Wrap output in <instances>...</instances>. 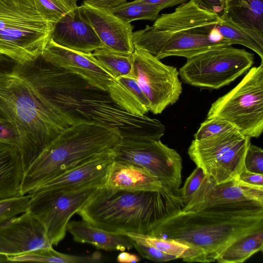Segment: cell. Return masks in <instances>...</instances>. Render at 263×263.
I'll list each match as a JSON object with an SVG mask.
<instances>
[{
	"mask_svg": "<svg viewBox=\"0 0 263 263\" xmlns=\"http://www.w3.org/2000/svg\"><path fill=\"white\" fill-rule=\"evenodd\" d=\"M50 79L51 103L66 127L93 124L116 129L122 138L137 140H158L165 133V127L158 120L127 112L107 91L52 63Z\"/></svg>",
	"mask_w": 263,
	"mask_h": 263,
	"instance_id": "obj_2",
	"label": "cell"
},
{
	"mask_svg": "<svg viewBox=\"0 0 263 263\" xmlns=\"http://www.w3.org/2000/svg\"><path fill=\"white\" fill-rule=\"evenodd\" d=\"M113 149L88 157L62 171L35 189L69 191L88 187L105 186L114 162L115 153Z\"/></svg>",
	"mask_w": 263,
	"mask_h": 263,
	"instance_id": "obj_14",
	"label": "cell"
},
{
	"mask_svg": "<svg viewBox=\"0 0 263 263\" xmlns=\"http://www.w3.org/2000/svg\"><path fill=\"white\" fill-rule=\"evenodd\" d=\"M24 172L18 147L0 143V199L22 196Z\"/></svg>",
	"mask_w": 263,
	"mask_h": 263,
	"instance_id": "obj_23",
	"label": "cell"
},
{
	"mask_svg": "<svg viewBox=\"0 0 263 263\" xmlns=\"http://www.w3.org/2000/svg\"><path fill=\"white\" fill-rule=\"evenodd\" d=\"M218 118L240 133L258 138L263 132V61L253 67L232 89L213 102L206 119Z\"/></svg>",
	"mask_w": 263,
	"mask_h": 263,
	"instance_id": "obj_8",
	"label": "cell"
},
{
	"mask_svg": "<svg viewBox=\"0 0 263 263\" xmlns=\"http://www.w3.org/2000/svg\"><path fill=\"white\" fill-rule=\"evenodd\" d=\"M161 10L157 6L136 0L125 2L110 12L122 20L131 23L137 20L155 21Z\"/></svg>",
	"mask_w": 263,
	"mask_h": 263,
	"instance_id": "obj_29",
	"label": "cell"
},
{
	"mask_svg": "<svg viewBox=\"0 0 263 263\" xmlns=\"http://www.w3.org/2000/svg\"><path fill=\"white\" fill-rule=\"evenodd\" d=\"M132 55L120 53L105 47L91 53L92 60L113 78L126 76L132 72Z\"/></svg>",
	"mask_w": 263,
	"mask_h": 263,
	"instance_id": "obj_28",
	"label": "cell"
},
{
	"mask_svg": "<svg viewBox=\"0 0 263 263\" xmlns=\"http://www.w3.org/2000/svg\"><path fill=\"white\" fill-rule=\"evenodd\" d=\"M107 91L115 103L129 114L141 116L149 111V102L131 73L114 78Z\"/></svg>",
	"mask_w": 263,
	"mask_h": 263,
	"instance_id": "obj_24",
	"label": "cell"
},
{
	"mask_svg": "<svg viewBox=\"0 0 263 263\" xmlns=\"http://www.w3.org/2000/svg\"><path fill=\"white\" fill-rule=\"evenodd\" d=\"M250 139L234 127L202 140L194 139L187 153L205 175L218 184L236 179L244 168Z\"/></svg>",
	"mask_w": 263,
	"mask_h": 263,
	"instance_id": "obj_9",
	"label": "cell"
},
{
	"mask_svg": "<svg viewBox=\"0 0 263 263\" xmlns=\"http://www.w3.org/2000/svg\"><path fill=\"white\" fill-rule=\"evenodd\" d=\"M133 247L144 258L155 262H166L177 259L174 256L167 254L156 248L133 241Z\"/></svg>",
	"mask_w": 263,
	"mask_h": 263,
	"instance_id": "obj_36",
	"label": "cell"
},
{
	"mask_svg": "<svg viewBox=\"0 0 263 263\" xmlns=\"http://www.w3.org/2000/svg\"><path fill=\"white\" fill-rule=\"evenodd\" d=\"M205 176V174L203 170L200 167L197 166L186 179L183 186L179 189L180 194L184 206L190 202L193 195L199 188Z\"/></svg>",
	"mask_w": 263,
	"mask_h": 263,
	"instance_id": "obj_34",
	"label": "cell"
},
{
	"mask_svg": "<svg viewBox=\"0 0 263 263\" xmlns=\"http://www.w3.org/2000/svg\"><path fill=\"white\" fill-rule=\"evenodd\" d=\"M184 206L179 189L164 186L132 191L104 186L77 213L90 224L108 232L149 234Z\"/></svg>",
	"mask_w": 263,
	"mask_h": 263,
	"instance_id": "obj_3",
	"label": "cell"
},
{
	"mask_svg": "<svg viewBox=\"0 0 263 263\" xmlns=\"http://www.w3.org/2000/svg\"><path fill=\"white\" fill-rule=\"evenodd\" d=\"M235 179L248 185L263 187V175L249 172L245 168Z\"/></svg>",
	"mask_w": 263,
	"mask_h": 263,
	"instance_id": "obj_38",
	"label": "cell"
},
{
	"mask_svg": "<svg viewBox=\"0 0 263 263\" xmlns=\"http://www.w3.org/2000/svg\"><path fill=\"white\" fill-rule=\"evenodd\" d=\"M263 229V216L241 217L202 211L180 212L155 226L148 235L181 241L202 249L216 261L235 240Z\"/></svg>",
	"mask_w": 263,
	"mask_h": 263,
	"instance_id": "obj_6",
	"label": "cell"
},
{
	"mask_svg": "<svg viewBox=\"0 0 263 263\" xmlns=\"http://www.w3.org/2000/svg\"><path fill=\"white\" fill-rule=\"evenodd\" d=\"M105 186L134 191L159 190L164 185L143 168L114 161Z\"/></svg>",
	"mask_w": 263,
	"mask_h": 263,
	"instance_id": "obj_22",
	"label": "cell"
},
{
	"mask_svg": "<svg viewBox=\"0 0 263 263\" xmlns=\"http://www.w3.org/2000/svg\"><path fill=\"white\" fill-rule=\"evenodd\" d=\"M42 224L26 211L0 225V255L13 256L52 247Z\"/></svg>",
	"mask_w": 263,
	"mask_h": 263,
	"instance_id": "obj_15",
	"label": "cell"
},
{
	"mask_svg": "<svg viewBox=\"0 0 263 263\" xmlns=\"http://www.w3.org/2000/svg\"><path fill=\"white\" fill-rule=\"evenodd\" d=\"M90 6L110 11L126 2L127 0H83Z\"/></svg>",
	"mask_w": 263,
	"mask_h": 263,
	"instance_id": "obj_39",
	"label": "cell"
},
{
	"mask_svg": "<svg viewBox=\"0 0 263 263\" xmlns=\"http://www.w3.org/2000/svg\"><path fill=\"white\" fill-rule=\"evenodd\" d=\"M114 161L143 168L164 186L177 190L182 182V158L159 140L122 138L114 148Z\"/></svg>",
	"mask_w": 263,
	"mask_h": 263,
	"instance_id": "obj_12",
	"label": "cell"
},
{
	"mask_svg": "<svg viewBox=\"0 0 263 263\" xmlns=\"http://www.w3.org/2000/svg\"><path fill=\"white\" fill-rule=\"evenodd\" d=\"M254 63L252 53L230 45L187 59L178 72L182 80L190 85L217 89L235 81Z\"/></svg>",
	"mask_w": 263,
	"mask_h": 263,
	"instance_id": "obj_10",
	"label": "cell"
},
{
	"mask_svg": "<svg viewBox=\"0 0 263 263\" xmlns=\"http://www.w3.org/2000/svg\"><path fill=\"white\" fill-rule=\"evenodd\" d=\"M122 139L118 130L93 124L66 127L25 170L21 195L29 193L43 182L88 157L114 148Z\"/></svg>",
	"mask_w": 263,
	"mask_h": 263,
	"instance_id": "obj_5",
	"label": "cell"
},
{
	"mask_svg": "<svg viewBox=\"0 0 263 263\" xmlns=\"http://www.w3.org/2000/svg\"><path fill=\"white\" fill-rule=\"evenodd\" d=\"M133 241L154 247L159 250L187 262H208L204 251L193 245L169 238L148 234L124 233Z\"/></svg>",
	"mask_w": 263,
	"mask_h": 263,
	"instance_id": "obj_25",
	"label": "cell"
},
{
	"mask_svg": "<svg viewBox=\"0 0 263 263\" xmlns=\"http://www.w3.org/2000/svg\"><path fill=\"white\" fill-rule=\"evenodd\" d=\"M263 229L238 238L227 247L216 261L221 263L243 262L258 251H262Z\"/></svg>",
	"mask_w": 263,
	"mask_h": 263,
	"instance_id": "obj_26",
	"label": "cell"
},
{
	"mask_svg": "<svg viewBox=\"0 0 263 263\" xmlns=\"http://www.w3.org/2000/svg\"><path fill=\"white\" fill-rule=\"evenodd\" d=\"M220 16L193 0L159 16L152 26L133 32L134 49L161 60L171 56L191 58L208 50L232 45L216 28Z\"/></svg>",
	"mask_w": 263,
	"mask_h": 263,
	"instance_id": "obj_4",
	"label": "cell"
},
{
	"mask_svg": "<svg viewBox=\"0 0 263 263\" xmlns=\"http://www.w3.org/2000/svg\"><path fill=\"white\" fill-rule=\"evenodd\" d=\"M0 117L18 135L25 171L66 128L51 102L49 62L42 54L25 63L0 55Z\"/></svg>",
	"mask_w": 263,
	"mask_h": 263,
	"instance_id": "obj_1",
	"label": "cell"
},
{
	"mask_svg": "<svg viewBox=\"0 0 263 263\" xmlns=\"http://www.w3.org/2000/svg\"><path fill=\"white\" fill-rule=\"evenodd\" d=\"M54 24L35 0H0V55L21 63L42 54Z\"/></svg>",
	"mask_w": 263,
	"mask_h": 263,
	"instance_id": "obj_7",
	"label": "cell"
},
{
	"mask_svg": "<svg viewBox=\"0 0 263 263\" xmlns=\"http://www.w3.org/2000/svg\"><path fill=\"white\" fill-rule=\"evenodd\" d=\"M50 39L62 47L86 53L105 47L91 27L82 18L78 8L54 24Z\"/></svg>",
	"mask_w": 263,
	"mask_h": 263,
	"instance_id": "obj_19",
	"label": "cell"
},
{
	"mask_svg": "<svg viewBox=\"0 0 263 263\" xmlns=\"http://www.w3.org/2000/svg\"><path fill=\"white\" fill-rule=\"evenodd\" d=\"M100 188L93 186L69 191L35 189L28 193L30 197L27 211L42 224L50 244L57 246L66 235L70 218Z\"/></svg>",
	"mask_w": 263,
	"mask_h": 263,
	"instance_id": "obj_11",
	"label": "cell"
},
{
	"mask_svg": "<svg viewBox=\"0 0 263 263\" xmlns=\"http://www.w3.org/2000/svg\"><path fill=\"white\" fill-rule=\"evenodd\" d=\"M243 164L247 171L263 175L262 149L250 143L245 156Z\"/></svg>",
	"mask_w": 263,
	"mask_h": 263,
	"instance_id": "obj_35",
	"label": "cell"
},
{
	"mask_svg": "<svg viewBox=\"0 0 263 263\" xmlns=\"http://www.w3.org/2000/svg\"><path fill=\"white\" fill-rule=\"evenodd\" d=\"M132 57L131 73L149 102V111L161 114L175 103L182 93L178 70L142 49H135Z\"/></svg>",
	"mask_w": 263,
	"mask_h": 263,
	"instance_id": "obj_13",
	"label": "cell"
},
{
	"mask_svg": "<svg viewBox=\"0 0 263 263\" xmlns=\"http://www.w3.org/2000/svg\"><path fill=\"white\" fill-rule=\"evenodd\" d=\"M39 9L49 22L55 24L78 8L77 0H35Z\"/></svg>",
	"mask_w": 263,
	"mask_h": 263,
	"instance_id": "obj_31",
	"label": "cell"
},
{
	"mask_svg": "<svg viewBox=\"0 0 263 263\" xmlns=\"http://www.w3.org/2000/svg\"><path fill=\"white\" fill-rule=\"evenodd\" d=\"M42 55L54 65L75 73L89 84L107 91L114 78L92 59L91 53H86L62 47L50 38Z\"/></svg>",
	"mask_w": 263,
	"mask_h": 263,
	"instance_id": "obj_18",
	"label": "cell"
},
{
	"mask_svg": "<svg viewBox=\"0 0 263 263\" xmlns=\"http://www.w3.org/2000/svg\"><path fill=\"white\" fill-rule=\"evenodd\" d=\"M201 8L221 16L224 8V0H193Z\"/></svg>",
	"mask_w": 263,
	"mask_h": 263,
	"instance_id": "obj_40",
	"label": "cell"
},
{
	"mask_svg": "<svg viewBox=\"0 0 263 263\" xmlns=\"http://www.w3.org/2000/svg\"><path fill=\"white\" fill-rule=\"evenodd\" d=\"M220 17L235 24L263 45V0H224Z\"/></svg>",
	"mask_w": 263,
	"mask_h": 263,
	"instance_id": "obj_20",
	"label": "cell"
},
{
	"mask_svg": "<svg viewBox=\"0 0 263 263\" xmlns=\"http://www.w3.org/2000/svg\"><path fill=\"white\" fill-rule=\"evenodd\" d=\"M68 231L75 241L91 244L97 249L124 251L133 248V241L124 233L108 232L85 220L69 221Z\"/></svg>",
	"mask_w": 263,
	"mask_h": 263,
	"instance_id": "obj_21",
	"label": "cell"
},
{
	"mask_svg": "<svg viewBox=\"0 0 263 263\" xmlns=\"http://www.w3.org/2000/svg\"><path fill=\"white\" fill-rule=\"evenodd\" d=\"M247 201L263 202V187L248 185L235 179L216 184L205 175L182 211H197L216 204Z\"/></svg>",
	"mask_w": 263,
	"mask_h": 263,
	"instance_id": "obj_17",
	"label": "cell"
},
{
	"mask_svg": "<svg viewBox=\"0 0 263 263\" xmlns=\"http://www.w3.org/2000/svg\"><path fill=\"white\" fill-rule=\"evenodd\" d=\"M82 18L89 24L105 47L130 55L134 51L132 36L133 26L110 11L84 3L78 7Z\"/></svg>",
	"mask_w": 263,
	"mask_h": 263,
	"instance_id": "obj_16",
	"label": "cell"
},
{
	"mask_svg": "<svg viewBox=\"0 0 263 263\" xmlns=\"http://www.w3.org/2000/svg\"><path fill=\"white\" fill-rule=\"evenodd\" d=\"M221 35L231 45L240 44L256 53L263 61V45L231 22L220 20L216 26Z\"/></svg>",
	"mask_w": 263,
	"mask_h": 263,
	"instance_id": "obj_30",
	"label": "cell"
},
{
	"mask_svg": "<svg viewBox=\"0 0 263 263\" xmlns=\"http://www.w3.org/2000/svg\"><path fill=\"white\" fill-rule=\"evenodd\" d=\"M0 143L18 147L19 138L12 124L7 119L0 117ZM19 149V148H18Z\"/></svg>",
	"mask_w": 263,
	"mask_h": 263,
	"instance_id": "obj_37",
	"label": "cell"
},
{
	"mask_svg": "<svg viewBox=\"0 0 263 263\" xmlns=\"http://www.w3.org/2000/svg\"><path fill=\"white\" fill-rule=\"evenodd\" d=\"M117 260L119 262H136L140 260V258L133 254L121 251L117 256Z\"/></svg>",
	"mask_w": 263,
	"mask_h": 263,
	"instance_id": "obj_42",
	"label": "cell"
},
{
	"mask_svg": "<svg viewBox=\"0 0 263 263\" xmlns=\"http://www.w3.org/2000/svg\"><path fill=\"white\" fill-rule=\"evenodd\" d=\"M158 7L161 10L167 8L181 5L190 0H136Z\"/></svg>",
	"mask_w": 263,
	"mask_h": 263,
	"instance_id": "obj_41",
	"label": "cell"
},
{
	"mask_svg": "<svg viewBox=\"0 0 263 263\" xmlns=\"http://www.w3.org/2000/svg\"><path fill=\"white\" fill-rule=\"evenodd\" d=\"M8 262H42L88 263L93 262L95 256H77L66 254L54 250L52 247L43 248L20 255L7 256Z\"/></svg>",
	"mask_w": 263,
	"mask_h": 263,
	"instance_id": "obj_27",
	"label": "cell"
},
{
	"mask_svg": "<svg viewBox=\"0 0 263 263\" xmlns=\"http://www.w3.org/2000/svg\"><path fill=\"white\" fill-rule=\"evenodd\" d=\"M234 127L230 123L222 119H206L194 135V138L196 140H202Z\"/></svg>",
	"mask_w": 263,
	"mask_h": 263,
	"instance_id": "obj_33",
	"label": "cell"
},
{
	"mask_svg": "<svg viewBox=\"0 0 263 263\" xmlns=\"http://www.w3.org/2000/svg\"><path fill=\"white\" fill-rule=\"evenodd\" d=\"M30 194L0 199V225L27 211Z\"/></svg>",
	"mask_w": 263,
	"mask_h": 263,
	"instance_id": "obj_32",
	"label": "cell"
}]
</instances>
